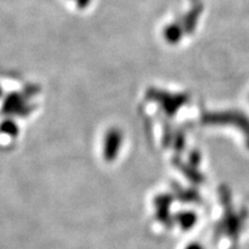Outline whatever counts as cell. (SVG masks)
<instances>
[{"label":"cell","mask_w":249,"mask_h":249,"mask_svg":"<svg viewBox=\"0 0 249 249\" xmlns=\"http://www.w3.org/2000/svg\"><path fill=\"white\" fill-rule=\"evenodd\" d=\"M71 1H73L74 4L76 5L77 8L85 9V8L88 7L90 4H91L92 0H71Z\"/></svg>","instance_id":"obj_4"},{"label":"cell","mask_w":249,"mask_h":249,"mask_svg":"<svg viewBox=\"0 0 249 249\" xmlns=\"http://www.w3.org/2000/svg\"><path fill=\"white\" fill-rule=\"evenodd\" d=\"M0 130H1V133L7 134L9 136H15L18 132V126L15 124V123L11 120L4 121V123L1 124V126H0Z\"/></svg>","instance_id":"obj_3"},{"label":"cell","mask_w":249,"mask_h":249,"mask_svg":"<svg viewBox=\"0 0 249 249\" xmlns=\"http://www.w3.org/2000/svg\"><path fill=\"white\" fill-rule=\"evenodd\" d=\"M2 110L7 114H17V116L18 114V116H22V114L28 113L29 107H27L26 98L18 95V93H13V95L8 96V98L6 99Z\"/></svg>","instance_id":"obj_2"},{"label":"cell","mask_w":249,"mask_h":249,"mask_svg":"<svg viewBox=\"0 0 249 249\" xmlns=\"http://www.w3.org/2000/svg\"><path fill=\"white\" fill-rule=\"evenodd\" d=\"M0 93H1V89H0Z\"/></svg>","instance_id":"obj_5"},{"label":"cell","mask_w":249,"mask_h":249,"mask_svg":"<svg viewBox=\"0 0 249 249\" xmlns=\"http://www.w3.org/2000/svg\"><path fill=\"white\" fill-rule=\"evenodd\" d=\"M123 143V134L118 128H110L104 136L103 142V157L105 161L112 163L117 160Z\"/></svg>","instance_id":"obj_1"}]
</instances>
